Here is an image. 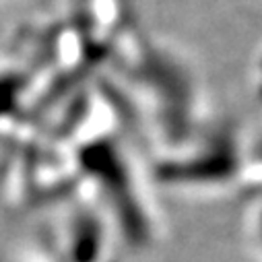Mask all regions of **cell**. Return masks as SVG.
Listing matches in <instances>:
<instances>
[]
</instances>
